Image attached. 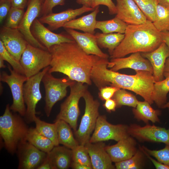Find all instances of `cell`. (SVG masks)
<instances>
[{"label":"cell","mask_w":169,"mask_h":169,"mask_svg":"<svg viewBox=\"0 0 169 169\" xmlns=\"http://www.w3.org/2000/svg\"><path fill=\"white\" fill-rule=\"evenodd\" d=\"M163 41L164 42L169 48V32H161Z\"/></svg>","instance_id":"obj_51"},{"label":"cell","mask_w":169,"mask_h":169,"mask_svg":"<svg viewBox=\"0 0 169 169\" xmlns=\"http://www.w3.org/2000/svg\"><path fill=\"white\" fill-rule=\"evenodd\" d=\"M72 161L80 163L93 169L90 156L84 145L79 144L72 150Z\"/></svg>","instance_id":"obj_37"},{"label":"cell","mask_w":169,"mask_h":169,"mask_svg":"<svg viewBox=\"0 0 169 169\" xmlns=\"http://www.w3.org/2000/svg\"><path fill=\"white\" fill-rule=\"evenodd\" d=\"M49 51L52 55L49 73H61L72 80L91 84L92 68L102 58L87 54L75 41L53 45Z\"/></svg>","instance_id":"obj_1"},{"label":"cell","mask_w":169,"mask_h":169,"mask_svg":"<svg viewBox=\"0 0 169 169\" xmlns=\"http://www.w3.org/2000/svg\"><path fill=\"white\" fill-rule=\"evenodd\" d=\"M136 142L130 136L113 145L105 146V149L113 162L115 163L128 159L136 152Z\"/></svg>","instance_id":"obj_20"},{"label":"cell","mask_w":169,"mask_h":169,"mask_svg":"<svg viewBox=\"0 0 169 169\" xmlns=\"http://www.w3.org/2000/svg\"><path fill=\"white\" fill-rule=\"evenodd\" d=\"M103 106L107 111L110 112L115 111L116 104L114 100L110 98L105 101Z\"/></svg>","instance_id":"obj_47"},{"label":"cell","mask_w":169,"mask_h":169,"mask_svg":"<svg viewBox=\"0 0 169 169\" xmlns=\"http://www.w3.org/2000/svg\"><path fill=\"white\" fill-rule=\"evenodd\" d=\"M100 5H103L106 6L108 8L109 14H116V5L112 0H93L92 8H95Z\"/></svg>","instance_id":"obj_43"},{"label":"cell","mask_w":169,"mask_h":169,"mask_svg":"<svg viewBox=\"0 0 169 169\" xmlns=\"http://www.w3.org/2000/svg\"><path fill=\"white\" fill-rule=\"evenodd\" d=\"M140 148L142 151L150 159L156 168L157 169H169V166L163 164L158 161L155 160L151 158L147 152H146L142 147Z\"/></svg>","instance_id":"obj_46"},{"label":"cell","mask_w":169,"mask_h":169,"mask_svg":"<svg viewBox=\"0 0 169 169\" xmlns=\"http://www.w3.org/2000/svg\"><path fill=\"white\" fill-rule=\"evenodd\" d=\"M147 19L152 22L156 18V8L158 4V0H133Z\"/></svg>","instance_id":"obj_36"},{"label":"cell","mask_w":169,"mask_h":169,"mask_svg":"<svg viewBox=\"0 0 169 169\" xmlns=\"http://www.w3.org/2000/svg\"><path fill=\"white\" fill-rule=\"evenodd\" d=\"M71 167L74 169H92L90 167L79 163L72 161Z\"/></svg>","instance_id":"obj_49"},{"label":"cell","mask_w":169,"mask_h":169,"mask_svg":"<svg viewBox=\"0 0 169 169\" xmlns=\"http://www.w3.org/2000/svg\"><path fill=\"white\" fill-rule=\"evenodd\" d=\"M48 71L43 76L42 82L45 90L44 110L46 115L49 117L54 105L66 96L67 88L74 81L68 77L56 78Z\"/></svg>","instance_id":"obj_8"},{"label":"cell","mask_w":169,"mask_h":169,"mask_svg":"<svg viewBox=\"0 0 169 169\" xmlns=\"http://www.w3.org/2000/svg\"><path fill=\"white\" fill-rule=\"evenodd\" d=\"M130 136L141 141L162 143L169 145V128L147 124L143 126L133 124L128 126Z\"/></svg>","instance_id":"obj_13"},{"label":"cell","mask_w":169,"mask_h":169,"mask_svg":"<svg viewBox=\"0 0 169 169\" xmlns=\"http://www.w3.org/2000/svg\"><path fill=\"white\" fill-rule=\"evenodd\" d=\"M37 169H54L52 163L47 154L45 159Z\"/></svg>","instance_id":"obj_48"},{"label":"cell","mask_w":169,"mask_h":169,"mask_svg":"<svg viewBox=\"0 0 169 169\" xmlns=\"http://www.w3.org/2000/svg\"><path fill=\"white\" fill-rule=\"evenodd\" d=\"M163 75L165 77L169 75V57L166 59V61Z\"/></svg>","instance_id":"obj_52"},{"label":"cell","mask_w":169,"mask_h":169,"mask_svg":"<svg viewBox=\"0 0 169 169\" xmlns=\"http://www.w3.org/2000/svg\"><path fill=\"white\" fill-rule=\"evenodd\" d=\"M17 151L19 160L18 168L20 169H37L45 159L47 154L27 141L19 144Z\"/></svg>","instance_id":"obj_15"},{"label":"cell","mask_w":169,"mask_h":169,"mask_svg":"<svg viewBox=\"0 0 169 169\" xmlns=\"http://www.w3.org/2000/svg\"><path fill=\"white\" fill-rule=\"evenodd\" d=\"M28 128L19 115L13 114L9 104L0 117V135L4 146L11 154L16 151L19 144L26 140Z\"/></svg>","instance_id":"obj_4"},{"label":"cell","mask_w":169,"mask_h":169,"mask_svg":"<svg viewBox=\"0 0 169 169\" xmlns=\"http://www.w3.org/2000/svg\"><path fill=\"white\" fill-rule=\"evenodd\" d=\"M99 12V6H98L90 13L70 20L65 24L63 27L79 30L84 33L94 34L97 22L96 17Z\"/></svg>","instance_id":"obj_24"},{"label":"cell","mask_w":169,"mask_h":169,"mask_svg":"<svg viewBox=\"0 0 169 169\" xmlns=\"http://www.w3.org/2000/svg\"><path fill=\"white\" fill-rule=\"evenodd\" d=\"M144 153L140 148L131 158L127 160L115 163L117 169H141L143 166Z\"/></svg>","instance_id":"obj_34"},{"label":"cell","mask_w":169,"mask_h":169,"mask_svg":"<svg viewBox=\"0 0 169 169\" xmlns=\"http://www.w3.org/2000/svg\"><path fill=\"white\" fill-rule=\"evenodd\" d=\"M34 122L35 123V128L38 132L50 140L55 146L59 145L56 122L53 123H48L41 120L37 117Z\"/></svg>","instance_id":"obj_32"},{"label":"cell","mask_w":169,"mask_h":169,"mask_svg":"<svg viewBox=\"0 0 169 169\" xmlns=\"http://www.w3.org/2000/svg\"><path fill=\"white\" fill-rule=\"evenodd\" d=\"M107 66L114 71L123 69L130 68L135 71H146L153 74V69L150 62L143 57L140 52L132 53L126 57L112 58L108 62Z\"/></svg>","instance_id":"obj_17"},{"label":"cell","mask_w":169,"mask_h":169,"mask_svg":"<svg viewBox=\"0 0 169 169\" xmlns=\"http://www.w3.org/2000/svg\"><path fill=\"white\" fill-rule=\"evenodd\" d=\"M128 127L124 125L111 124L107 121L105 115H99L89 142L96 143L109 140L117 142L130 136Z\"/></svg>","instance_id":"obj_11"},{"label":"cell","mask_w":169,"mask_h":169,"mask_svg":"<svg viewBox=\"0 0 169 169\" xmlns=\"http://www.w3.org/2000/svg\"><path fill=\"white\" fill-rule=\"evenodd\" d=\"M54 122L57 123L58 138L59 144H62L71 150L74 149L79 145L74 137L71 127L67 123L62 120H58Z\"/></svg>","instance_id":"obj_27"},{"label":"cell","mask_w":169,"mask_h":169,"mask_svg":"<svg viewBox=\"0 0 169 169\" xmlns=\"http://www.w3.org/2000/svg\"><path fill=\"white\" fill-rule=\"evenodd\" d=\"M109 62L108 59L100 58L92 68L91 79L99 90L106 86H115L134 92L151 105L154 103L151 95L155 81L152 73L137 70L134 75L121 74L108 69Z\"/></svg>","instance_id":"obj_2"},{"label":"cell","mask_w":169,"mask_h":169,"mask_svg":"<svg viewBox=\"0 0 169 169\" xmlns=\"http://www.w3.org/2000/svg\"><path fill=\"white\" fill-rule=\"evenodd\" d=\"M0 57L7 62L13 69L18 73L24 75L23 68L19 61L16 60L8 51L2 41L0 40Z\"/></svg>","instance_id":"obj_40"},{"label":"cell","mask_w":169,"mask_h":169,"mask_svg":"<svg viewBox=\"0 0 169 169\" xmlns=\"http://www.w3.org/2000/svg\"><path fill=\"white\" fill-rule=\"evenodd\" d=\"M64 28L86 53L102 58H108V55L104 53L98 45L95 34L81 33L70 28Z\"/></svg>","instance_id":"obj_23"},{"label":"cell","mask_w":169,"mask_h":169,"mask_svg":"<svg viewBox=\"0 0 169 169\" xmlns=\"http://www.w3.org/2000/svg\"><path fill=\"white\" fill-rule=\"evenodd\" d=\"M43 1L44 0H30L18 29L28 44L35 47L48 50L36 39L31 32L33 22L41 14Z\"/></svg>","instance_id":"obj_12"},{"label":"cell","mask_w":169,"mask_h":169,"mask_svg":"<svg viewBox=\"0 0 169 169\" xmlns=\"http://www.w3.org/2000/svg\"><path fill=\"white\" fill-rule=\"evenodd\" d=\"M12 7L24 9L28 6L30 0H10Z\"/></svg>","instance_id":"obj_45"},{"label":"cell","mask_w":169,"mask_h":169,"mask_svg":"<svg viewBox=\"0 0 169 169\" xmlns=\"http://www.w3.org/2000/svg\"><path fill=\"white\" fill-rule=\"evenodd\" d=\"M156 18L152 22L160 32H169V8L158 4L156 8Z\"/></svg>","instance_id":"obj_35"},{"label":"cell","mask_w":169,"mask_h":169,"mask_svg":"<svg viewBox=\"0 0 169 169\" xmlns=\"http://www.w3.org/2000/svg\"><path fill=\"white\" fill-rule=\"evenodd\" d=\"M65 3V0H44L41 14L42 16L52 13L54 7L57 5H63Z\"/></svg>","instance_id":"obj_41"},{"label":"cell","mask_w":169,"mask_h":169,"mask_svg":"<svg viewBox=\"0 0 169 169\" xmlns=\"http://www.w3.org/2000/svg\"><path fill=\"white\" fill-rule=\"evenodd\" d=\"M169 92V75L165 79L154 84L152 99L156 105L161 108L167 102V95Z\"/></svg>","instance_id":"obj_30"},{"label":"cell","mask_w":169,"mask_h":169,"mask_svg":"<svg viewBox=\"0 0 169 169\" xmlns=\"http://www.w3.org/2000/svg\"><path fill=\"white\" fill-rule=\"evenodd\" d=\"M51 59L52 55L48 50L34 47L28 43L19 62L24 75L28 78L49 66Z\"/></svg>","instance_id":"obj_7"},{"label":"cell","mask_w":169,"mask_h":169,"mask_svg":"<svg viewBox=\"0 0 169 169\" xmlns=\"http://www.w3.org/2000/svg\"><path fill=\"white\" fill-rule=\"evenodd\" d=\"M24 13L23 9L11 7L6 17L4 26L8 28L18 29Z\"/></svg>","instance_id":"obj_38"},{"label":"cell","mask_w":169,"mask_h":169,"mask_svg":"<svg viewBox=\"0 0 169 169\" xmlns=\"http://www.w3.org/2000/svg\"><path fill=\"white\" fill-rule=\"evenodd\" d=\"M99 47L107 49L110 55L123 39L124 33H97L95 34Z\"/></svg>","instance_id":"obj_28"},{"label":"cell","mask_w":169,"mask_h":169,"mask_svg":"<svg viewBox=\"0 0 169 169\" xmlns=\"http://www.w3.org/2000/svg\"><path fill=\"white\" fill-rule=\"evenodd\" d=\"M128 25L127 24L115 16L108 20L97 21L95 28L100 30L103 33H124Z\"/></svg>","instance_id":"obj_31"},{"label":"cell","mask_w":169,"mask_h":169,"mask_svg":"<svg viewBox=\"0 0 169 169\" xmlns=\"http://www.w3.org/2000/svg\"><path fill=\"white\" fill-rule=\"evenodd\" d=\"M86 84L74 81L69 86V95L61 104L60 111L54 122L63 120L70 125L74 132L77 130L78 119L80 113L79 101L87 90Z\"/></svg>","instance_id":"obj_5"},{"label":"cell","mask_w":169,"mask_h":169,"mask_svg":"<svg viewBox=\"0 0 169 169\" xmlns=\"http://www.w3.org/2000/svg\"><path fill=\"white\" fill-rule=\"evenodd\" d=\"M26 140L40 150L48 153L55 146L53 142L36 130L35 128H28Z\"/></svg>","instance_id":"obj_29"},{"label":"cell","mask_w":169,"mask_h":169,"mask_svg":"<svg viewBox=\"0 0 169 169\" xmlns=\"http://www.w3.org/2000/svg\"><path fill=\"white\" fill-rule=\"evenodd\" d=\"M111 98L115 101L116 108L123 105L135 108L139 101L135 95L122 89L117 91Z\"/></svg>","instance_id":"obj_33"},{"label":"cell","mask_w":169,"mask_h":169,"mask_svg":"<svg viewBox=\"0 0 169 169\" xmlns=\"http://www.w3.org/2000/svg\"><path fill=\"white\" fill-rule=\"evenodd\" d=\"M162 108L165 109L167 108L169 111V101L167 102L162 107Z\"/></svg>","instance_id":"obj_55"},{"label":"cell","mask_w":169,"mask_h":169,"mask_svg":"<svg viewBox=\"0 0 169 169\" xmlns=\"http://www.w3.org/2000/svg\"><path fill=\"white\" fill-rule=\"evenodd\" d=\"M143 57L150 62L155 82L164 79V70L166 61L169 57V48L163 42L156 49L151 52L142 53Z\"/></svg>","instance_id":"obj_21"},{"label":"cell","mask_w":169,"mask_h":169,"mask_svg":"<svg viewBox=\"0 0 169 169\" xmlns=\"http://www.w3.org/2000/svg\"><path fill=\"white\" fill-rule=\"evenodd\" d=\"M34 37L49 51L52 46L74 41L69 34L56 33L45 27L39 19H36L31 28Z\"/></svg>","instance_id":"obj_16"},{"label":"cell","mask_w":169,"mask_h":169,"mask_svg":"<svg viewBox=\"0 0 169 169\" xmlns=\"http://www.w3.org/2000/svg\"><path fill=\"white\" fill-rule=\"evenodd\" d=\"M142 148L149 155L155 157L159 162L169 166V145H166L163 149L151 150L142 146Z\"/></svg>","instance_id":"obj_39"},{"label":"cell","mask_w":169,"mask_h":169,"mask_svg":"<svg viewBox=\"0 0 169 169\" xmlns=\"http://www.w3.org/2000/svg\"><path fill=\"white\" fill-rule=\"evenodd\" d=\"M0 40L8 51L19 61L28 43L19 30L4 26L0 29Z\"/></svg>","instance_id":"obj_14"},{"label":"cell","mask_w":169,"mask_h":169,"mask_svg":"<svg viewBox=\"0 0 169 169\" xmlns=\"http://www.w3.org/2000/svg\"><path fill=\"white\" fill-rule=\"evenodd\" d=\"M54 169H67L72 162V150L65 146H55L47 153Z\"/></svg>","instance_id":"obj_25"},{"label":"cell","mask_w":169,"mask_h":169,"mask_svg":"<svg viewBox=\"0 0 169 169\" xmlns=\"http://www.w3.org/2000/svg\"><path fill=\"white\" fill-rule=\"evenodd\" d=\"M158 4L169 8V0H158Z\"/></svg>","instance_id":"obj_53"},{"label":"cell","mask_w":169,"mask_h":169,"mask_svg":"<svg viewBox=\"0 0 169 169\" xmlns=\"http://www.w3.org/2000/svg\"><path fill=\"white\" fill-rule=\"evenodd\" d=\"M4 60L1 58L0 57V68H3L6 67V65L4 64Z\"/></svg>","instance_id":"obj_54"},{"label":"cell","mask_w":169,"mask_h":169,"mask_svg":"<svg viewBox=\"0 0 169 169\" xmlns=\"http://www.w3.org/2000/svg\"><path fill=\"white\" fill-rule=\"evenodd\" d=\"M50 67L44 68L38 74L28 78L24 84L23 98L27 106L24 117L27 123L34 122L37 117L36 108L42 98L40 89V83Z\"/></svg>","instance_id":"obj_10"},{"label":"cell","mask_w":169,"mask_h":169,"mask_svg":"<svg viewBox=\"0 0 169 169\" xmlns=\"http://www.w3.org/2000/svg\"><path fill=\"white\" fill-rule=\"evenodd\" d=\"M120 88L111 86H106L99 90V97L103 100H106L111 98L115 92Z\"/></svg>","instance_id":"obj_42"},{"label":"cell","mask_w":169,"mask_h":169,"mask_svg":"<svg viewBox=\"0 0 169 169\" xmlns=\"http://www.w3.org/2000/svg\"><path fill=\"white\" fill-rule=\"evenodd\" d=\"M84 145L90 156L93 169H115L102 141L96 143L89 142Z\"/></svg>","instance_id":"obj_22"},{"label":"cell","mask_w":169,"mask_h":169,"mask_svg":"<svg viewBox=\"0 0 169 169\" xmlns=\"http://www.w3.org/2000/svg\"><path fill=\"white\" fill-rule=\"evenodd\" d=\"M93 0H76L77 3L82 6L92 8Z\"/></svg>","instance_id":"obj_50"},{"label":"cell","mask_w":169,"mask_h":169,"mask_svg":"<svg viewBox=\"0 0 169 169\" xmlns=\"http://www.w3.org/2000/svg\"><path fill=\"white\" fill-rule=\"evenodd\" d=\"M115 17L128 25L143 23L147 18L133 0H116Z\"/></svg>","instance_id":"obj_19"},{"label":"cell","mask_w":169,"mask_h":169,"mask_svg":"<svg viewBox=\"0 0 169 169\" xmlns=\"http://www.w3.org/2000/svg\"><path fill=\"white\" fill-rule=\"evenodd\" d=\"M8 67L10 74L2 71L0 73V80L7 83L10 88L13 99L10 106L11 110L24 116L26 108L23 98V85L28 78L12 69L10 65H8Z\"/></svg>","instance_id":"obj_9"},{"label":"cell","mask_w":169,"mask_h":169,"mask_svg":"<svg viewBox=\"0 0 169 169\" xmlns=\"http://www.w3.org/2000/svg\"><path fill=\"white\" fill-rule=\"evenodd\" d=\"M83 97L85 102L84 112L78 129L74 131V135L79 144L85 145L89 142L95 128L100 115V103L98 100L94 99L88 90Z\"/></svg>","instance_id":"obj_6"},{"label":"cell","mask_w":169,"mask_h":169,"mask_svg":"<svg viewBox=\"0 0 169 169\" xmlns=\"http://www.w3.org/2000/svg\"><path fill=\"white\" fill-rule=\"evenodd\" d=\"M124 34L123 39L110 55L111 59L136 52H151L163 42L161 32L148 20L141 24L128 25Z\"/></svg>","instance_id":"obj_3"},{"label":"cell","mask_w":169,"mask_h":169,"mask_svg":"<svg viewBox=\"0 0 169 169\" xmlns=\"http://www.w3.org/2000/svg\"><path fill=\"white\" fill-rule=\"evenodd\" d=\"M95 8L82 6L80 8L73 9L69 8L59 13L53 12L42 16L38 19L43 24L48 25V28L53 31L63 27L64 25L70 20L75 18L77 16L89 11H92Z\"/></svg>","instance_id":"obj_18"},{"label":"cell","mask_w":169,"mask_h":169,"mask_svg":"<svg viewBox=\"0 0 169 169\" xmlns=\"http://www.w3.org/2000/svg\"><path fill=\"white\" fill-rule=\"evenodd\" d=\"M12 7L10 0H0V23L6 18Z\"/></svg>","instance_id":"obj_44"},{"label":"cell","mask_w":169,"mask_h":169,"mask_svg":"<svg viewBox=\"0 0 169 169\" xmlns=\"http://www.w3.org/2000/svg\"><path fill=\"white\" fill-rule=\"evenodd\" d=\"M132 112L135 118L147 124L149 121L153 123L160 122L159 116L161 114V111L154 109L146 101H139L136 107L132 109Z\"/></svg>","instance_id":"obj_26"}]
</instances>
